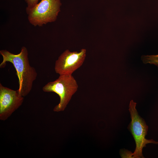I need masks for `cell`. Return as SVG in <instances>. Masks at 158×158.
<instances>
[{
	"label": "cell",
	"mask_w": 158,
	"mask_h": 158,
	"mask_svg": "<svg viewBox=\"0 0 158 158\" xmlns=\"http://www.w3.org/2000/svg\"><path fill=\"white\" fill-rule=\"evenodd\" d=\"M0 54L3 57L0 67H4L7 62L13 64L18 79L19 88L17 90L23 97L26 96L31 91L33 82L37 76L35 69L30 65L27 48L23 47L20 53L17 54L6 50H0Z\"/></svg>",
	"instance_id": "1"
},
{
	"label": "cell",
	"mask_w": 158,
	"mask_h": 158,
	"mask_svg": "<svg viewBox=\"0 0 158 158\" xmlns=\"http://www.w3.org/2000/svg\"><path fill=\"white\" fill-rule=\"evenodd\" d=\"M78 85L72 75H60L55 80L47 83L42 87L45 92H54L59 97V104L54 108V111H63L78 90Z\"/></svg>",
	"instance_id": "2"
},
{
	"label": "cell",
	"mask_w": 158,
	"mask_h": 158,
	"mask_svg": "<svg viewBox=\"0 0 158 158\" xmlns=\"http://www.w3.org/2000/svg\"><path fill=\"white\" fill-rule=\"evenodd\" d=\"M136 103L133 100L130 101L129 110L131 121L128 128L134 138L136 144L135 150L133 153V158H144L142 153L143 147H146L147 144H158V142L145 138L148 126L144 119L139 115L136 109Z\"/></svg>",
	"instance_id": "3"
},
{
	"label": "cell",
	"mask_w": 158,
	"mask_h": 158,
	"mask_svg": "<svg viewBox=\"0 0 158 158\" xmlns=\"http://www.w3.org/2000/svg\"><path fill=\"white\" fill-rule=\"evenodd\" d=\"M60 0H41L33 7L26 9L30 23L35 26L55 21L60 11Z\"/></svg>",
	"instance_id": "4"
},
{
	"label": "cell",
	"mask_w": 158,
	"mask_h": 158,
	"mask_svg": "<svg viewBox=\"0 0 158 158\" xmlns=\"http://www.w3.org/2000/svg\"><path fill=\"white\" fill-rule=\"evenodd\" d=\"M86 50L82 49L80 52L65 51L55 62L54 70L59 75H72L83 64L86 56Z\"/></svg>",
	"instance_id": "5"
},
{
	"label": "cell",
	"mask_w": 158,
	"mask_h": 158,
	"mask_svg": "<svg viewBox=\"0 0 158 158\" xmlns=\"http://www.w3.org/2000/svg\"><path fill=\"white\" fill-rule=\"evenodd\" d=\"M24 97L18 90L5 87L0 83V119L5 121L22 104Z\"/></svg>",
	"instance_id": "6"
},
{
	"label": "cell",
	"mask_w": 158,
	"mask_h": 158,
	"mask_svg": "<svg viewBox=\"0 0 158 158\" xmlns=\"http://www.w3.org/2000/svg\"><path fill=\"white\" fill-rule=\"evenodd\" d=\"M141 59L145 64L149 63L154 64L158 67V54L150 55H143L141 57Z\"/></svg>",
	"instance_id": "7"
},
{
	"label": "cell",
	"mask_w": 158,
	"mask_h": 158,
	"mask_svg": "<svg viewBox=\"0 0 158 158\" xmlns=\"http://www.w3.org/2000/svg\"><path fill=\"white\" fill-rule=\"evenodd\" d=\"M120 155L122 158H133V155L132 152L125 149H121L120 151Z\"/></svg>",
	"instance_id": "8"
},
{
	"label": "cell",
	"mask_w": 158,
	"mask_h": 158,
	"mask_svg": "<svg viewBox=\"0 0 158 158\" xmlns=\"http://www.w3.org/2000/svg\"><path fill=\"white\" fill-rule=\"evenodd\" d=\"M39 0H25L27 6L26 9L32 8L38 3Z\"/></svg>",
	"instance_id": "9"
}]
</instances>
